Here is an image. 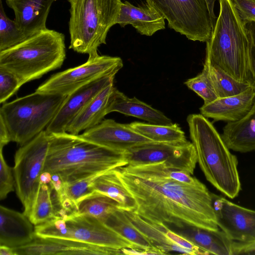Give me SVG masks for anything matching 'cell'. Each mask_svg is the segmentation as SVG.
I'll return each mask as SVG.
<instances>
[{"instance_id":"cell-1","label":"cell","mask_w":255,"mask_h":255,"mask_svg":"<svg viewBox=\"0 0 255 255\" xmlns=\"http://www.w3.org/2000/svg\"><path fill=\"white\" fill-rule=\"evenodd\" d=\"M134 198L133 212L147 220L181 228L219 230L211 193L203 183L192 185L165 178H146L116 168Z\"/></svg>"},{"instance_id":"cell-2","label":"cell","mask_w":255,"mask_h":255,"mask_svg":"<svg viewBox=\"0 0 255 255\" xmlns=\"http://www.w3.org/2000/svg\"><path fill=\"white\" fill-rule=\"evenodd\" d=\"M43 172L71 183L128 165L124 152L101 146L67 131L48 134Z\"/></svg>"},{"instance_id":"cell-3","label":"cell","mask_w":255,"mask_h":255,"mask_svg":"<svg viewBox=\"0 0 255 255\" xmlns=\"http://www.w3.org/2000/svg\"><path fill=\"white\" fill-rule=\"evenodd\" d=\"M219 4L218 17L206 42L205 61L251 86L250 43L244 24L231 0H219Z\"/></svg>"},{"instance_id":"cell-4","label":"cell","mask_w":255,"mask_h":255,"mask_svg":"<svg viewBox=\"0 0 255 255\" xmlns=\"http://www.w3.org/2000/svg\"><path fill=\"white\" fill-rule=\"evenodd\" d=\"M197 162L206 179L228 197L238 196L241 185L238 159L232 154L213 124L202 114L187 118Z\"/></svg>"},{"instance_id":"cell-5","label":"cell","mask_w":255,"mask_h":255,"mask_svg":"<svg viewBox=\"0 0 255 255\" xmlns=\"http://www.w3.org/2000/svg\"><path fill=\"white\" fill-rule=\"evenodd\" d=\"M65 58V35L47 28L0 51V67L15 75L23 85L60 68Z\"/></svg>"},{"instance_id":"cell-6","label":"cell","mask_w":255,"mask_h":255,"mask_svg":"<svg viewBox=\"0 0 255 255\" xmlns=\"http://www.w3.org/2000/svg\"><path fill=\"white\" fill-rule=\"evenodd\" d=\"M69 49L81 54L98 53L106 44L107 34L115 24L121 0H68Z\"/></svg>"},{"instance_id":"cell-7","label":"cell","mask_w":255,"mask_h":255,"mask_svg":"<svg viewBox=\"0 0 255 255\" xmlns=\"http://www.w3.org/2000/svg\"><path fill=\"white\" fill-rule=\"evenodd\" d=\"M67 96L35 91L3 103L0 109V117L8 128L11 141L21 146L43 130Z\"/></svg>"},{"instance_id":"cell-8","label":"cell","mask_w":255,"mask_h":255,"mask_svg":"<svg viewBox=\"0 0 255 255\" xmlns=\"http://www.w3.org/2000/svg\"><path fill=\"white\" fill-rule=\"evenodd\" d=\"M36 236L64 239L102 247L139 250L101 220L76 213L34 226Z\"/></svg>"},{"instance_id":"cell-9","label":"cell","mask_w":255,"mask_h":255,"mask_svg":"<svg viewBox=\"0 0 255 255\" xmlns=\"http://www.w3.org/2000/svg\"><path fill=\"white\" fill-rule=\"evenodd\" d=\"M48 146V134L43 130L20 146L14 155L15 188L23 213L28 218L39 190Z\"/></svg>"},{"instance_id":"cell-10","label":"cell","mask_w":255,"mask_h":255,"mask_svg":"<svg viewBox=\"0 0 255 255\" xmlns=\"http://www.w3.org/2000/svg\"><path fill=\"white\" fill-rule=\"evenodd\" d=\"M168 22L169 28L188 39L206 42L214 25L206 0H146Z\"/></svg>"},{"instance_id":"cell-11","label":"cell","mask_w":255,"mask_h":255,"mask_svg":"<svg viewBox=\"0 0 255 255\" xmlns=\"http://www.w3.org/2000/svg\"><path fill=\"white\" fill-rule=\"evenodd\" d=\"M123 66V60L119 57L98 53L89 55L85 63L53 75L35 91L67 96L97 79L115 76Z\"/></svg>"},{"instance_id":"cell-12","label":"cell","mask_w":255,"mask_h":255,"mask_svg":"<svg viewBox=\"0 0 255 255\" xmlns=\"http://www.w3.org/2000/svg\"><path fill=\"white\" fill-rule=\"evenodd\" d=\"M124 155L128 165L164 163L191 175L197 163L194 146L188 140L181 142L149 141L128 149Z\"/></svg>"},{"instance_id":"cell-13","label":"cell","mask_w":255,"mask_h":255,"mask_svg":"<svg viewBox=\"0 0 255 255\" xmlns=\"http://www.w3.org/2000/svg\"><path fill=\"white\" fill-rule=\"evenodd\" d=\"M217 225L234 242H255V210L234 204L211 193Z\"/></svg>"},{"instance_id":"cell-14","label":"cell","mask_w":255,"mask_h":255,"mask_svg":"<svg viewBox=\"0 0 255 255\" xmlns=\"http://www.w3.org/2000/svg\"><path fill=\"white\" fill-rule=\"evenodd\" d=\"M124 212L133 225L162 255L171 253L191 255H209L206 251L170 230L166 224L147 220L133 212Z\"/></svg>"},{"instance_id":"cell-15","label":"cell","mask_w":255,"mask_h":255,"mask_svg":"<svg viewBox=\"0 0 255 255\" xmlns=\"http://www.w3.org/2000/svg\"><path fill=\"white\" fill-rule=\"evenodd\" d=\"M13 249L15 255H124L122 249L99 246L68 239L36 236L30 243Z\"/></svg>"},{"instance_id":"cell-16","label":"cell","mask_w":255,"mask_h":255,"mask_svg":"<svg viewBox=\"0 0 255 255\" xmlns=\"http://www.w3.org/2000/svg\"><path fill=\"white\" fill-rule=\"evenodd\" d=\"M115 76L97 79L68 95L56 116L46 128L48 134L67 131L70 124L104 88L114 83Z\"/></svg>"},{"instance_id":"cell-17","label":"cell","mask_w":255,"mask_h":255,"mask_svg":"<svg viewBox=\"0 0 255 255\" xmlns=\"http://www.w3.org/2000/svg\"><path fill=\"white\" fill-rule=\"evenodd\" d=\"M80 135L98 145L122 152L152 141L135 131L129 124H120L112 119L103 120Z\"/></svg>"},{"instance_id":"cell-18","label":"cell","mask_w":255,"mask_h":255,"mask_svg":"<svg viewBox=\"0 0 255 255\" xmlns=\"http://www.w3.org/2000/svg\"><path fill=\"white\" fill-rule=\"evenodd\" d=\"M57 0H5L14 13V21L28 38L46 29V20Z\"/></svg>"},{"instance_id":"cell-19","label":"cell","mask_w":255,"mask_h":255,"mask_svg":"<svg viewBox=\"0 0 255 255\" xmlns=\"http://www.w3.org/2000/svg\"><path fill=\"white\" fill-rule=\"evenodd\" d=\"M255 96V88L251 86L243 92L232 96L218 98L204 104L200 108L201 114L214 121L227 123L239 121L250 111Z\"/></svg>"},{"instance_id":"cell-20","label":"cell","mask_w":255,"mask_h":255,"mask_svg":"<svg viewBox=\"0 0 255 255\" xmlns=\"http://www.w3.org/2000/svg\"><path fill=\"white\" fill-rule=\"evenodd\" d=\"M33 226L23 213L0 206V245L14 248L30 243L35 237Z\"/></svg>"},{"instance_id":"cell-21","label":"cell","mask_w":255,"mask_h":255,"mask_svg":"<svg viewBox=\"0 0 255 255\" xmlns=\"http://www.w3.org/2000/svg\"><path fill=\"white\" fill-rule=\"evenodd\" d=\"M165 18L147 4L135 6L128 1L121 4L115 22L121 26L131 25L140 34L151 36L165 28Z\"/></svg>"},{"instance_id":"cell-22","label":"cell","mask_w":255,"mask_h":255,"mask_svg":"<svg viewBox=\"0 0 255 255\" xmlns=\"http://www.w3.org/2000/svg\"><path fill=\"white\" fill-rule=\"evenodd\" d=\"M117 112L148 122L150 124L170 125L172 121L163 113L135 97L130 98L115 87L107 108V114Z\"/></svg>"},{"instance_id":"cell-23","label":"cell","mask_w":255,"mask_h":255,"mask_svg":"<svg viewBox=\"0 0 255 255\" xmlns=\"http://www.w3.org/2000/svg\"><path fill=\"white\" fill-rule=\"evenodd\" d=\"M221 136L228 147L233 151H255V96L249 113L239 121L227 123Z\"/></svg>"},{"instance_id":"cell-24","label":"cell","mask_w":255,"mask_h":255,"mask_svg":"<svg viewBox=\"0 0 255 255\" xmlns=\"http://www.w3.org/2000/svg\"><path fill=\"white\" fill-rule=\"evenodd\" d=\"M175 232L209 255H233L234 242L222 230L212 231L186 227L177 228Z\"/></svg>"},{"instance_id":"cell-25","label":"cell","mask_w":255,"mask_h":255,"mask_svg":"<svg viewBox=\"0 0 255 255\" xmlns=\"http://www.w3.org/2000/svg\"><path fill=\"white\" fill-rule=\"evenodd\" d=\"M114 88L112 83L101 90L72 122L67 132L79 134L100 124L107 115L109 100Z\"/></svg>"},{"instance_id":"cell-26","label":"cell","mask_w":255,"mask_h":255,"mask_svg":"<svg viewBox=\"0 0 255 255\" xmlns=\"http://www.w3.org/2000/svg\"><path fill=\"white\" fill-rule=\"evenodd\" d=\"M93 194L113 199L118 203L119 208L124 211L134 212L136 208L134 198L122 183L116 168L102 173L95 179L90 195Z\"/></svg>"},{"instance_id":"cell-27","label":"cell","mask_w":255,"mask_h":255,"mask_svg":"<svg viewBox=\"0 0 255 255\" xmlns=\"http://www.w3.org/2000/svg\"><path fill=\"white\" fill-rule=\"evenodd\" d=\"M109 227L136 246L139 250L162 255L131 223L124 210L118 209L103 222Z\"/></svg>"},{"instance_id":"cell-28","label":"cell","mask_w":255,"mask_h":255,"mask_svg":"<svg viewBox=\"0 0 255 255\" xmlns=\"http://www.w3.org/2000/svg\"><path fill=\"white\" fill-rule=\"evenodd\" d=\"M131 174L146 178H165L171 179L185 184L198 185L202 183L196 177L184 171L168 167L164 163L126 165L121 167Z\"/></svg>"},{"instance_id":"cell-29","label":"cell","mask_w":255,"mask_h":255,"mask_svg":"<svg viewBox=\"0 0 255 255\" xmlns=\"http://www.w3.org/2000/svg\"><path fill=\"white\" fill-rule=\"evenodd\" d=\"M129 125L135 131L153 141L181 142L187 140L184 132L177 124L162 125L133 122Z\"/></svg>"},{"instance_id":"cell-30","label":"cell","mask_w":255,"mask_h":255,"mask_svg":"<svg viewBox=\"0 0 255 255\" xmlns=\"http://www.w3.org/2000/svg\"><path fill=\"white\" fill-rule=\"evenodd\" d=\"M218 98H225L239 94L249 88V84L240 82L216 65L205 61Z\"/></svg>"},{"instance_id":"cell-31","label":"cell","mask_w":255,"mask_h":255,"mask_svg":"<svg viewBox=\"0 0 255 255\" xmlns=\"http://www.w3.org/2000/svg\"><path fill=\"white\" fill-rule=\"evenodd\" d=\"M57 217L49 184L40 183L39 190L29 219L34 226L40 225Z\"/></svg>"},{"instance_id":"cell-32","label":"cell","mask_w":255,"mask_h":255,"mask_svg":"<svg viewBox=\"0 0 255 255\" xmlns=\"http://www.w3.org/2000/svg\"><path fill=\"white\" fill-rule=\"evenodd\" d=\"M119 208L118 203L106 196L93 194L86 197L79 204V214L96 218L102 222Z\"/></svg>"},{"instance_id":"cell-33","label":"cell","mask_w":255,"mask_h":255,"mask_svg":"<svg viewBox=\"0 0 255 255\" xmlns=\"http://www.w3.org/2000/svg\"><path fill=\"white\" fill-rule=\"evenodd\" d=\"M27 38L18 27L14 20L7 16L0 1V51L22 42Z\"/></svg>"},{"instance_id":"cell-34","label":"cell","mask_w":255,"mask_h":255,"mask_svg":"<svg viewBox=\"0 0 255 255\" xmlns=\"http://www.w3.org/2000/svg\"><path fill=\"white\" fill-rule=\"evenodd\" d=\"M184 84L204 100V104H209L219 98L205 64L200 73L187 80Z\"/></svg>"},{"instance_id":"cell-35","label":"cell","mask_w":255,"mask_h":255,"mask_svg":"<svg viewBox=\"0 0 255 255\" xmlns=\"http://www.w3.org/2000/svg\"><path fill=\"white\" fill-rule=\"evenodd\" d=\"M22 85L12 72L0 67V103H4Z\"/></svg>"},{"instance_id":"cell-36","label":"cell","mask_w":255,"mask_h":255,"mask_svg":"<svg viewBox=\"0 0 255 255\" xmlns=\"http://www.w3.org/2000/svg\"><path fill=\"white\" fill-rule=\"evenodd\" d=\"M15 180L12 169L6 163L0 149V199H4L7 195L14 190Z\"/></svg>"},{"instance_id":"cell-37","label":"cell","mask_w":255,"mask_h":255,"mask_svg":"<svg viewBox=\"0 0 255 255\" xmlns=\"http://www.w3.org/2000/svg\"><path fill=\"white\" fill-rule=\"evenodd\" d=\"M243 22L255 21V0H231Z\"/></svg>"},{"instance_id":"cell-38","label":"cell","mask_w":255,"mask_h":255,"mask_svg":"<svg viewBox=\"0 0 255 255\" xmlns=\"http://www.w3.org/2000/svg\"><path fill=\"white\" fill-rule=\"evenodd\" d=\"M243 23L250 43L251 62L253 72L251 86L255 88V21H245Z\"/></svg>"},{"instance_id":"cell-39","label":"cell","mask_w":255,"mask_h":255,"mask_svg":"<svg viewBox=\"0 0 255 255\" xmlns=\"http://www.w3.org/2000/svg\"><path fill=\"white\" fill-rule=\"evenodd\" d=\"M234 255L255 254V242L241 244L234 242Z\"/></svg>"},{"instance_id":"cell-40","label":"cell","mask_w":255,"mask_h":255,"mask_svg":"<svg viewBox=\"0 0 255 255\" xmlns=\"http://www.w3.org/2000/svg\"><path fill=\"white\" fill-rule=\"evenodd\" d=\"M11 140L8 128L2 119L0 117V149H2Z\"/></svg>"},{"instance_id":"cell-41","label":"cell","mask_w":255,"mask_h":255,"mask_svg":"<svg viewBox=\"0 0 255 255\" xmlns=\"http://www.w3.org/2000/svg\"><path fill=\"white\" fill-rule=\"evenodd\" d=\"M216 0H206L214 27L216 22L215 20L216 18L214 11V5Z\"/></svg>"},{"instance_id":"cell-42","label":"cell","mask_w":255,"mask_h":255,"mask_svg":"<svg viewBox=\"0 0 255 255\" xmlns=\"http://www.w3.org/2000/svg\"><path fill=\"white\" fill-rule=\"evenodd\" d=\"M0 255H15V254L12 248L0 245Z\"/></svg>"},{"instance_id":"cell-43","label":"cell","mask_w":255,"mask_h":255,"mask_svg":"<svg viewBox=\"0 0 255 255\" xmlns=\"http://www.w3.org/2000/svg\"><path fill=\"white\" fill-rule=\"evenodd\" d=\"M51 180V174L47 172H43L40 176V183L49 184Z\"/></svg>"}]
</instances>
